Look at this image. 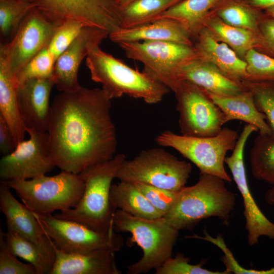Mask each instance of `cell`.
I'll return each mask as SVG.
<instances>
[{
	"mask_svg": "<svg viewBox=\"0 0 274 274\" xmlns=\"http://www.w3.org/2000/svg\"><path fill=\"white\" fill-rule=\"evenodd\" d=\"M181 1L134 0L120 9L121 28H132L152 22Z\"/></svg>",
	"mask_w": 274,
	"mask_h": 274,
	"instance_id": "cell-30",
	"label": "cell"
},
{
	"mask_svg": "<svg viewBox=\"0 0 274 274\" xmlns=\"http://www.w3.org/2000/svg\"><path fill=\"white\" fill-rule=\"evenodd\" d=\"M204 27L209 29L244 60L247 52L252 49H256L260 41V36L256 32L228 24L211 12L204 21Z\"/></svg>",
	"mask_w": 274,
	"mask_h": 274,
	"instance_id": "cell-28",
	"label": "cell"
},
{
	"mask_svg": "<svg viewBox=\"0 0 274 274\" xmlns=\"http://www.w3.org/2000/svg\"><path fill=\"white\" fill-rule=\"evenodd\" d=\"M208 94L223 113L225 123L239 120L256 126L259 133L271 134L265 116L257 109L250 91L247 89L239 94L230 96Z\"/></svg>",
	"mask_w": 274,
	"mask_h": 274,
	"instance_id": "cell-23",
	"label": "cell"
},
{
	"mask_svg": "<svg viewBox=\"0 0 274 274\" xmlns=\"http://www.w3.org/2000/svg\"><path fill=\"white\" fill-rule=\"evenodd\" d=\"M109 35L108 31L99 28L83 27L75 40L55 61L52 79L58 90L74 92L81 88L78 74L82 61Z\"/></svg>",
	"mask_w": 274,
	"mask_h": 274,
	"instance_id": "cell-16",
	"label": "cell"
},
{
	"mask_svg": "<svg viewBox=\"0 0 274 274\" xmlns=\"http://www.w3.org/2000/svg\"><path fill=\"white\" fill-rule=\"evenodd\" d=\"M36 5L30 0H0L1 38L12 40L22 22Z\"/></svg>",
	"mask_w": 274,
	"mask_h": 274,
	"instance_id": "cell-32",
	"label": "cell"
},
{
	"mask_svg": "<svg viewBox=\"0 0 274 274\" xmlns=\"http://www.w3.org/2000/svg\"><path fill=\"white\" fill-rule=\"evenodd\" d=\"M249 159L253 177L274 185V135L259 133L254 139Z\"/></svg>",
	"mask_w": 274,
	"mask_h": 274,
	"instance_id": "cell-31",
	"label": "cell"
},
{
	"mask_svg": "<svg viewBox=\"0 0 274 274\" xmlns=\"http://www.w3.org/2000/svg\"><path fill=\"white\" fill-rule=\"evenodd\" d=\"M55 85L52 78H32L17 87L22 118L27 130L46 132L50 114V95Z\"/></svg>",
	"mask_w": 274,
	"mask_h": 274,
	"instance_id": "cell-17",
	"label": "cell"
},
{
	"mask_svg": "<svg viewBox=\"0 0 274 274\" xmlns=\"http://www.w3.org/2000/svg\"><path fill=\"white\" fill-rule=\"evenodd\" d=\"M0 115L9 126L16 145L24 140L26 132L21 115L14 77L0 53Z\"/></svg>",
	"mask_w": 274,
	"mask_h": 274,
	"instance_id": "cell-25",
	"label": "cell"
},
{
	"mask_svg": "<svg viewBox=\"0 0 274 274\" xmlns=\"http://www.w3.org/2000/svg\"><path fill=\"white\" fill-rule=\"evenodd\" d=\"M126 159L124 154H117L112 159L80 173L85 183L80 202L75 208L60 212L54 216L81 223L96 231L114 229L116 209L110 200L111 188L113 180Z\"/></svg>",
	"mask_w": 274,
	"mask_h": 274,
	"instance_id": "cell-4",
	"label": "cell"
},
{
	"mask_svg": "<svg viewBox=\"0 0 274 274\" xmlns=\"http://www.w3.org/2000/svg\"><path fill=\"white\" fill-rule=\"evenodd\" d=\"M55 261L50 274H120L114 252L100 249L86 253H69L56 248Z\"/></svg>",
	"mask_w": 274,
	"mask_h": 274,
	"instance_id": "cell-19",
	"label": "cell"
},
{
	"mask_svg": "<svg viewBox=\"0 0 274 274\" xmlns=\"http://www.w3.org/2000/svg\"><path fill=\"white\" fill-rule=\"evenodd\" d=\"M29 138L0 160L1 181L24 180L45 175L56 167L47 132L27 130Z\"/></svg>",
	"mask_w": 274,
	"mask_h": 274,
	"instance_id": "cell-14",
	"label": "cell"
},
{
	"mask_svg": "<svg viewBox=\"0 0 274 274\" xmlns=\"http://www.w3.org/2000/svg\"><path fill=\"white\" fill-rule=\"evenodd\" d=\"M178 80L190 81L207 93L219 96H234L247 90L242 83L228 78L214 64L198 58L181 68Z\"/></svg>",
	"mask_w": 274,
	"mask_h": 274,
	"instance_id": "cell-20",
	"label": "cell"
},
{
	"mask_svg": "<svg viewBox=\"0 0 274 274\" xmlns=\"http://www.w3.org/2000/svg\"><path fill=\"white\" fill-rule=\"evenodd\" d=\"M254 8L260 10H265L274 6V0H246Z\"/></svg>",
	"mask_w": 274,
	"mask_h": 274,
	"instance_id": "cell-42",
	"label": "cell"
},
{
	"mask_svg": "<svg viewBox=\"0 0 274 274\" xmlns=\"http://www.w3.org/2000/svg\"><path fill=\"white\" fill-rule=\"evenodd\" d=\"M86 64L91 79L101 84V89L111 99L126 95L155 104L170 90L152 75L130 67L99 46L86 57Z\"/></svg>",
	"mask_w": 274,
	"mask_h": 274,
	"instance_id": "cell-3",
	"label": "cell"
},
{
	"mask_svg": "<svg viewBox=\"0 0 274 274\" xmlns=\"http://www.w3.org/2000/svg\"><path fill=\"white\" fill-rule=\"evenodd\" d=\"M134 184L163 216L169 211L177 198L178 192L141 183Z\"/></svg>",
	"mask_w": 274,
	"mask_h": 274,
	"instance_id": "cell-39",
	"label": "cell"
},
{
	"mask_svg": "<svg viewBox=\"0 0 274 274\" xmlns=\"http://www.w3.org/2000/svg\"><path fill=\"white\" fill-rule=\"evenodd\" d=\"M242 84L252 92L256 106L265 115L274 135V81L244 80Z\"/></svg>",
	"mask_w": 274,
	"mask_h": 274,
	"instance_id": "cell-34",
	"label": "cell"
},
{
	"mask_svg": "<svg viewBox=\"0 0 274 274\" xmlns=\"http://www.w3.org/2000/svg\"><path fill=\"white\" fill-rule=\"evenodd\" d=\"M5 182L32 212L43 215L75 208L85 188L80 174L64 170L53 176L45 175L28 180Z\"/></svg>",
	"mask_w": 274,
	"mask_h": 274,
	"instance_id": "cell-6",
	"label": "cell"
},
{
	"mask_svg": "<svg viewBox=\"0 0 274 274\" xmlns=\"http://www.w3.org/2000/svg\"><path fill=\"white\" fill-rule=\"evenodd\" d=\"M216 176L200 174L193 185L184 187L163 216L172 227L180 230L209 217H217L227 224L235 204V196Z\"/></svg>",
	"mask_w": 274,
	"mask_h": 274,
	"instance_id": "cell-2",
	"label": "cell"
},
{
	"mask_svg": "<svg viewBox=\"0 0 274 274\" xmlns=\"http://www.w3.org/2000/svg\"><path fill=\"white\" fill-rule=\"evenodd\" d=\"M0 274H37L30 263L19 261L8 247L5 232L0 228Z\"/></svg>",
	"mask_w": 274,
	"mask_h": 274,
	"instance_id": "cell-38",
	"label": "cell"
},
{
	"mask_svg": "<svg viewBox=\"0 0 274 274\" xmlns=\"http://www.w3.org/2000/svg\"><path fill=\"white\" fill-rule=\"evenodd\" d=\"M264 198L267 204L274 206V185L266 191Z\"/></svg>",
	"mask_w": 274,
	"mask_h": 274,
	"instance_id": "cell-43",
	"label": "cell"
},
{
	"mask_svg": "<svg viewBox=\"0 0 274 274\" xmlns=\"http://www.w3.org/2000/svg\"><path fill=\"white\" fill-rule=\"evenodd\" d=\"M133 1L134 0H115L116 4L120 9Z\"/></svg>",
	"mask_w": 274,
	"mask_h": 274,
	"instance_id": "cell-44",
	"label": "cell"
},
{
	"mask_svg": "<svg viewBox=\"0 0 274 274\" xmlns=\"http://www.w3.org/2000/svg\"><path fill=\"white\" fill-rule=\"evenodd\" d=\"M193 46L197 57L216 65L226 76L238 83L247 79V63L226 43L203 27Z\"/></svg>",
	"mask_w": 274,
	"mask_h": 274,
	"instance_id": "cell-18",
	"label": "cell"
},
{
	"mask_svg": "<svg viewBox=\"0 0 274 274\" xmlns=\"http://www.w3.org/2000/svg\"><path fill=\"white\" fill-rule=\"evenodd\" d=\"M30 1L33 2V0H30Z\"/></svg>",
	"mask_w": 274,
	"mask_h": 274,
	"instance_id": "cell-46",
	"label": "cell"
},
{
	"mask_svg": "<svg viewBox=\"0 0 274 274\" xmlns=\"http://www.w3.org/2000/svg\"><path fill=\"white\" fill-rule=\"evenodd\" d=\"M5 238L12 252L31 264L37 274H50L55 261L56 250L50 237L44 242L35 243L7 230Z\"/></svg>",
	"mask_w": 274,
	"mask_h": 274,
	"instance_id": "cell-24",
	"label": "cell"
},
{
	"mask_svg": "<svg viewBox=\"0 0 274 274\" xmlns=\"http://www.w3.org/2000/svg\"><path fill=\"white\" fill-rule=\"evenodd\" d=\"M60 25L48 19L36 7L24 18L15 35L7 43H1L0 53L14 78L20 70L47 46Z\"/></svg>",
	"mask_w": 274,
	"mask_h": 274,
	"instance_id": "cell-13",
	"label": "cell"
},
{
	"mask_svg": "<svg viewBox=\"0 0 274 274\" xmlns=\"http://www.w3.org/2000/svg\"><path fill=\"white\" fill-rule=\"evenodd\" d=\"M238 138L237 131L224 127L216 135L192 137L165 131L156 137L160 146L170 147L194 163L200 174L219 177L226 182L232 180L224 163L227 153L234 148Z\"/></svg>",
	"mask_w": 274,
	"mask_h": 274,
	"instance_id": "cell-8",
	"label": "cell"
},
{
	"mask_svg": "<svg viewBox=\"0 0 274 274\" xmlns=\"http://www.w3.org/2000/svg\"><path fill=\"white\" fill-rule=\"evenodd\" d=\"M49 20L61 25L69 20L111 33L121 28L120 9L115 0H33Z\"/></svg>",
	"mask_w": 274,
	"mask_h": 274,
	"instance_id": "cell-12",
	"label": "cell"
},
{
	"mask_svg": "<svg viewBox=\"0 0 274 274\" xmlns=\"http://www.w3.org/2000/svg\"><path fill=\"white\" fill-rule=\"evenodd\" d=\"M47 46L31 59L16 75L14 81L16 87L32 78H52L56 60Z\"/></svg>",
	"mask_w": 274,
	"mask_h": 274,
	"instance_id": "cell-33",
	"label": "cell"
},
{
	"mask_svg": "<svg viewBox=\"0 0 274 274\" xmlns=\"http://www.w3.org/2000/svg\"><path fill=\"white\" fill-rule=\"evenodd\" d=\"M220 0H182L173 5L157 19L169 18L180 23L195 40L204 21Z\"/></svg>",
	"mask_w": 274,
	"mask_h": 274,
	"instance_id": "cell-27",
	"label": "cell"
},
{
	"mask_svg": "<svg viewBox=\"0 0 274 274\" xmlns=\"http://www.w3.org/2000/svg\"><path fill=\"white\" fill-rule=\"evenodd\" d=\"M84 26L77 21L69 20L58 27L47 46L56 60L75 40Z\"/></svg>",
	"mask_w": 274,
	"mask_h": 274,
	"instance_id": "cell-37",
	"label": "cell"
},
{
	"mask_svg": "<svg viewBox=\"0 0 274 274\" xmlns=\"http://www.w3.org/2000/svg\"><path fill=\"white\" fill-rule=\"evenodd\" d=\"M244 60L247 63L246 80L274 81V57L252 49Z\"/></svg>",
	"mask_w": 274,
	"mask_h": 274,
	"instance_id": "cell-35",
	"label": "cell"
},
{
	"mask_svg": "<svg viewBox=\"0 0 274 274\" xmlns=\"http://www.w3.org/2000/svg\"><path fill=\"white\" fill-rule=\"evenodd\" d=\"M127 58L141 62L144 71L170 90L178 82L181 68L198 58L193 46L168 41L121 42L118 44Z\"/></svg>",
	"mask_w": 274,
	"mask_h": 274,
	"instance_id": "cell-10",
	"label": "cell"
},
{
	"mask_svg": "<svg viewBox=\"0 0 274 274\" xmlns=\"http://www.w3.org/2000/svg\"><path fill=\"white\" fill-rule=\"evenodd\" d=\"M258 130L254 125H246L237 139L231 155L225 159V163L230 169L242 197L247 241L250 246L258 244L261 236H265L274 239V223L264 215L255 202L249 188L244 163L246 143L250 135Z\"/></svg>",
	"mask_w": 274,
	"mask_h": 274,
	"instance_id": "cell-15",
	"label": "cell"
},
{
	"mask_svg": "<svg viewBox=\"0 0 274 274\" xmlns=\"http://www.w3.org/2000/svg\"><path fill=\"white\" fill-rule=\"evenodd\" d=\"M264 13L269 16L274 18V6L265 10Z\"/></svg>",
	"mask_w": 274,
	"mask_h": 274,
	"instance_id": "cell-45",
	"label": "cell"
},
{
	"mask_svg": "<svg viewBox=\"0 0 274 274\" xmlns=\"http://www.w3.org/2000/svg\"><path fill=\"white\" fill-rule=\"evenodd\" d=\"M260 41L256 50L274 57V18L263 13L259 22Z\"/></svg>",
	"mask_w": 274,
	"mask_h": 274,
	"instance_id": "cell-40",
	"label": "cell"
},
{
	"mask_svg": "<svg viewBox=\"0 0 274 274\" xmlns=\"http://www.w3.org/2000/svg\"><path fill=\"white\" fill-rule=\"evenodd\" d=\"M111 41L121 42L168 41L193 46L189 32L180 23L169 18H159L152 22L129 28H120L109 36Z\"/></svg>",
	"mask_w": 274,
	"mask_h": 274,
	"instance_id": "cell-21",
	"label": "cell"
},
{
	"mask_svg": "<svg viewBox=\"0 0 274 274\" xmlns=\"http://www.w3.org/2000/svg\"><path fill=\"white\" fill-rule=\"evenodd\" d=\"M113 225L117 232L130 233L131 241L143 250L141 259L127 267V273H146L160 266L172 256L179 230L167 223L163 217L138 218L118 209L114 215Z\"/></svg>",
	"mask_w": 274,
	"mask_h": 274,
	"instance_id": "cell-5",
	"label": "cell"
},
{
	"mask_svg": "<svg viewBox=\"0 0 274 274\" xmlns=\"http://www.w3.org/2000/svg\"><path fill=\"white\" fill-rule=\"evenodd\" d=\"M111 100L102 89L82 86L54 97L47 132L56 167L79 174L115 155L117 140Z\"/></svg>",
	"mask_w": 274,
	"mask_h": 274,
	"instance_id": "cell-1",
	"label": "cell"
},
{
	"mask_svg": "<svg viewBox=\"0 0 274 274\" xmlns=\"http://www.w3.org/2000/svg\"><path fill=\"white\" fill-rule=\"evenodd\" d=\"M10 189L6 182L1 181L0 210L5 216L8 230L35 243L49 239L33 212L19 202Z\"/></svg>",
	"mask_w": 274,
	"mask_h": 274,
	"instance_id": "cell-22",
	"label": "cell"
},
{
	"mask_svg": "<svg viewBox=\"0 0 274 274\" xmlns=\"http://www.w3.org/2000/svg\"><path fill=\"white\" fill-rule=\"evenodd\" d=\"M12 132L5 119L0 115V151L3 156L10 154L16 147Z\"/></svg>",
	"mask_w": 274,
	"mask_h": 274,
	"instance_id": "cell-41",
	"label": "cell"
},
{
	"mask_svg": "<svg viewBox=\"0 0 274 274\" xmlns=\"http://www.w3.org/2000/svg\"><path fill=\"white\" fill-rule=\"evenodd\" d=\"M110 200L115 209L136 217L156 219L163 217L133 183L120 181L112 184Z\"/></svg>",
	"mask_w": 274,
	"mask_h": 274,
	"instance_id": "cell-26",
	"label": "cell"
},
{
	"mask_svg": "<svg viewBox=\"0 0 274 274\" xmlns=\"http://www.w3.org/2000/svg\"><path fill=\"white\" fill-rule=\"evenodd\" d=\"M170 90L175 94L182 135L211 137L220 131L226 123L224 114L207 92L187 80L177 82Z\"/></svg>",
	"mask_w": 274,
	"mask_h": 274,
	"instance_id": "cell-9",
	"label": "cell"
},
{
	"mask_svg": "<svg viewBox=\"0 0 274 274\" xmlns=\"http://www.w3.org/2000/svg\"><path fill=\"white\" fill-rule=\"evenodd\" d=\"M33 213L46 235L63 252L80 253L109 249L116 252L123 245L122 236L114 229L99 231L75 221L57 218L52 214Z\"/></svg>",
	"mask_w": 274,
	"mask_h": 274,
	"instance_id": "cell-11",
	"label": "cell"
},
{
	"mask_svg": "<svg viewBox=\"0 0 274 274\" xmlns=\"http://www.w3.org/2000/svg\"><path fill=\"white\" fill-rule=\"evenodd\" d=\"M192 170L191 164L159 148L142 150L123 162L116 178L120 181L141 183L178 192Z\"/></svg>",
	"mask_w": 274,
	"mask_h": 274,
	"instance_id": "cell-7",
	"label": "cell"
},
{
	"mask_svg": "<svg viewBox=\"0 0 274 274\" xmlns=\"http://www.w3.org/2000/svg\"><path fill=\"white\" fill-rule=\"evenodd\" d=\"M190 260L178 252L175 257L167 259L160 266L155 269V274H229L223 271H212L202 267L203 262L197 264L189 263Z\"/></svg>",
	"mask_w": 274,
	"mask_h": 274,
	"instance_id": "cell-36",
	"label": "cell"
},
{
	"mask_svg": "<svg viewBox=\"0 0 274 274\" xmlns=\"http://www.w3.org/2000/svg\"><path fill=\"white\" fill-rule=\"evenodd\" d=\"M211 12L228 24L251 30L260 36L259 22L263 12L246 0H220Z\"/></svg>",
	"mask_w": 274,
	"mask_h": 274,
	"instance_id": "cell-29",
	"label": "cell"
}]
</instances>
